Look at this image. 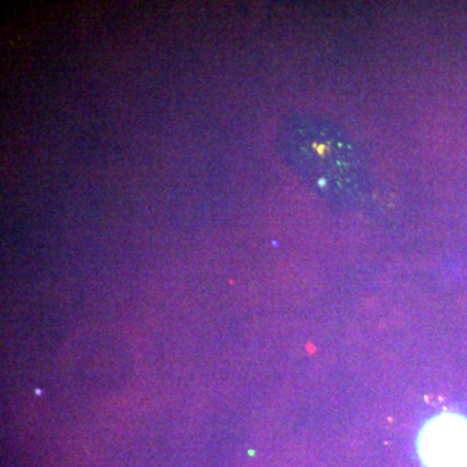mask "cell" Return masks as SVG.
Wrapping results in <instances>:
<instances>
[{"mask_svg":"<svg viewBox=\"0 0 467 467\" xmlns=\"http://www.w3.org/2000/svg\"><path fill=\"white\" fill-rule=\"evenodd\" d=\"M418 451L427 467H467V422L435 418L422 430Z\"/></svg>","mask_w":467,"mask_h":467,"instance_id":"6da1fadb","label":"cell"}]
</instances>
